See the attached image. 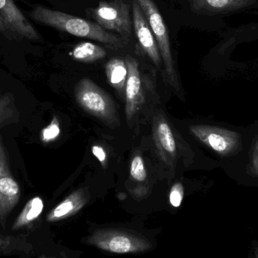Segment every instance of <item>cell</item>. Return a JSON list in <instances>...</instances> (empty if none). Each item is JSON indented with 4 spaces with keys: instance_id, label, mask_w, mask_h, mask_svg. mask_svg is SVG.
Instances as JSON below:
<instances>
[{
    "instance_id": "cell-11",
    "label": "cell",
    "mask_w": 258,
    "mask_h": 258,
    "mask_svg": "<svg viewBox=\"0 0 258 258\" xmlns=\"http://www.w3.org/2000/svg\"><path fill=\"white\" fill-rule=\"evenodd\" d=\"M153 139L161 158L172 165L177 157V145L172 130L163 116L156 117L153 123Z\"/></svg>"
},
{
    "instance_id": "cell-16",
    "label": "cell",
    "mask_w": 258,
    "mask_h": 258,
    "mask_svg": "<svg viewBox=\"0 0 258 258\" xmlns=\"http://www.w3.org/2000/svg\"><path fill=\"white\" fill-rule=\"evenodd\" d=\"M31 250L32 245L26 239L0 233V256L29 254Z\"/></svg>"
},
{
    "instance_id": "cell-9",
    "label": "cell",
    "mask_w": 258,
    "mask_h": 258,
    "mask_svg": "<svg viewBox=\"0 0 258 258\" xmlns=\"http://www.w3.org/2000/svg\"><path fill=\"white\" fill-rule=\"evenodd\" d=\"M132 8L134 30L140 45L152 62L158 68H160L162 63V56L146 17L136 0L132 2Z\"/></svg>"
},
{
    "instance_id": "cell-10",
    "label": "cell",
    "mask_w": 258,
    "mask_h": 258,
    "mask_svg": "<svg viewBox=\"0 0 258 258\" xmlns=\"http://www.w3.org/2000/svg\"><path fill=\"white\" fill-rule=\"evenodd\" d=\"M125 62L128 67L125 91V113L129 121L133 119L144 105V95L138 61L131 56H127Z\"/></svg>"
},
{
    "instance_id": "cell-15",
    "label": "cell",
    "mask_w": 258,
    "mask_h": 258,
    "mask_svg": "<svg viewBox=\"0 0 258 258\" xmlns=\"http://www.w3.org/2000/svg\"><path fill=\"white\" fill-rule=\"evenodd\" d=\"M74 60L83 63H91L101 60L107 56V51L102 47L90 42L77 44L71 53Z\"/></svg>"
},
{
    "instance_id": "cell-14",
    "label": "cell",
    "mask_w": 258,
    "mask_h": 258,
    "mask_svg": "<svg viewBox=\"0 0 258 258\" xmlns=\"http://www.w3.org/2000/svg\"><path fill=\"white\" fill-rule=\"evenodd\" d=\"M43 208V201L39 197H34L29 200L14 222L12 231H18L30 227L40 216Z\"/></svg>"
},
{
    "instance_id": "cell-17",
    "label": "cell",
    "mask_w": 258,
    "mask_h": 258,
    "mask_svg": "<svg viewBox=\"0 0 258 258\" xmlns=\"http://www.w3.org/2000/svg\"><path fill=\"white\" fill-rule=\"evenodd\" d=\"M18 117L13 94L0 92V127L16 122Z\"/></svg>"
},
{
    "instance_id": "cell-7",
    "label": "cell",
    "mask_w": 258,
    "mask_h": 258,
    "mask_svg": "<svg viewBox=\"0 0 258 258\" xmlns=\"http://www.w3.org/2000/svg\"><path fill=\"white\" fill-rule=\"evenodd\" d=\"M0 33L10 40H37L40 38L13 0H0Z\"/></svg>"
},
{
    "instance_id": "cell-4",
    "label": "cell",
    "mask_w": 258,
    "mask_h": 258,
    "mask_svg": "<svg viewBox=\"0 0 258 258\" xmlns=\"http://www.w3.org/2000/svg\"><path fill=\"white\" fill-rule=\"evenodd\" d=\"M136 1L138 2L144 16L146 17V19L159 45L168 80L173 87L178 89V80H177V74L174 68L171 42H170L168 30L163 18L153 0H136Z\"/></svg>"
},
{
    "instance_id": "cell-20",
    "label": "cell",
    "mask_w": 258,
    "mask_h": 258,
    "mask_svg": "<svg viewBox=\"0 0 258 258\" xmlns=\"http://www.w3.org/2000/svg\"><path fill=\"white\" fill-rule=\"evenodd\" d=\"M184 196V189L181 183H176L171 187L169 194V201L171 205L178 208L183 201Z\"/></svg>"
},
{
    "instance_id": "cell-13",
    "label": "cell",
    "mask_w": 258,
    "mask_h": 258,
    "mask_svg": "<svg viewBox=\"0 0 258 258\" xmlns=\"http://www.w3.org/2000/svg\"><path fill=\"white\" fill-rule=\"evenodd\" d=\"M105 73L110 84L118 92L125 93L128 77V67L125 60L118 58L112 59L106 65Z\"/></svg>"
},
{
    "instance_id": "cell-1",
    "label": "cell",
    "mask_w": 258,
    "mask_h": 258,
    "mask_svg": "<svg viewBox=\"0 0 258 258\" xmlns=\"http://www.w3.org/2000/svg\"><path fill=\"white\" fill-rule=\"evenodd\" d=\"M30 17L44 25L54 27L77 37L98 41L115 49L123 48L128 42V39L109 32L98 23L59 11L51 10L43 6L35 8L30 12Z\"/></svg>"
},
{
    "instance_id": "cell-18",
    "label": "cell",
    "mask_w": 258,
    "mask_h": 258,
    "mask_svg": "<svg viewBox=\"0 0 258 258\" xmlns=\"http://www.w3.org/2000/svg\"><path fill=\"white\" fill-rule=\"evenodd\" d=\"M249 0H192L197 9L209 12H221L240 7Z\"/></svg>"
},
{
    "instance_id": "cell-3",
    "label": "cell",
    "mask_w": 258,
    "mask_h": 258,
    "mask_svg": "<svg viewBox=\"0 0 258 258\" xmlns=\"http://www.w3.org/2000/svg\"><path fill=\"white\" fill-rule=\"evenodd\" d=\"M86 242L116 254L145 252L152 248L148 239L125 230H97L86 239Z\"/></svg>"
},
{
    "instance_id": "cell-2",
    "label": "cell",
    "mask_w": 258,
    "mask_h": 258,
    "mask_svg": "<svg viewBox=\"0 0 258 258\" xmlns=\"http://www.w3.org/2000/svg\"><path fill=\"white\" fill-rule=\"evenodd\" d=\"M77 103L88 113L110 126H118L119 118L111 97L89 78H83L75 86Z\"/></svg>"
},
{
    "instance_id": "cell-19",
    "label": "cell",
    "mask_w": 258,
    "mask_h": 258,
    "mask_svg": "<svg viewBox=\"0 0 258 258\" xmlns=\"http://www.w3.org/2000/svg\"><path fill=\"white\" fill-rule=\"evenodd\" d=\"M131 177L138 182L145 181L147 172L144 166V160L141 156H135L132 159L130 168Z\"/></svg>"
},
{
    "instance_id": "cell-8",
    "label": "cell",
    "mask_w": 258,
    "mask_h": 258,
    "mask_svg": "<svg viewBox=\"0 0 258 258\" xmlns=\"http://www.w3.org/2000/svg\"><path fill=\"white\" fill-rule=\"evenodd\" d=\"M21 198V189L9 167L7 153L0 136V227L5 230L8 218Z\"/></svg>"
},
{
    "instance_id": "cell-22",
    "label": "cell",
    "mask_w": 258,
    "mask_h": 258,
    "mask_svg": "<svg viewBox=\"0 0 258 258\" xmlns=\"http://www.w3.org/2000/svg\"><path fill=\"white\" fill-rule=\"evenodd\" d=\"M60 133V129L57 124L52 123L49 127L45 128L42 133V138L45 141H50L57 137Z\"/></svg>"
},
{
    "instance_id": "cell-6",
    "label": "cell",
    "mask_w": 258,
    "mask_h": 258,
    "mask_svg": "<svg viewBox=\"0 0 258 258\" xmlns=\"http://www.w3.org/2000/svg\"><path fill=\"white\" fill-rule=\"evenodd\" d=\"M189 130L199 141L222 157L236 154L242 148L240 135L233 130L204 124L191 126Z\"/></svg>"
},
{
    "instance_id": "cell-12",
    "label": "cell",
    "mask_w": 258,
    "mask_h": 258,
    "mask_svg": "<svg viewBox=\"0 0 258 258\" xmlns=\"http://www.w3.org/2000/svg\"><path fill=\"white\" fill-rule=\"evenodd\" d=\"M88 201L89 196L85 189H80L74 191L48 213L46 221L49 223H54L74 216L87 204Z\"/></svg>"
},
{
    "instance_id": "cell-5",
    "label": "cell",
    "mask_w": 258,
    "mask_h": 258,
    "mask_svg": "<svg viewBox=\"0 0 258 258\" xmlns=\"http://www.w3.org/2000/svg\"><path fill=\"white\" fill-rule=\"evenodd\" d=\"M91 15L108 31L117 33L126 39L132 35V9L124 0L100 2L98 7L92 9Z\"/></svg>"
},
{
    "instance_id": "cell-23",
    "label": "cell",
    "mask_w": 258,
    "mask_h": 258,
    "mask_svg": "<svg viewBox=\"0 0 258 258\" xmlns=\"http://www.w3.org/2000/svg\"><path fill=\"white\" fill-rule=\"evenodd\" d=\"M92 151L94 156L98 159V161L103 165H105L106 160H107V154H106L105 151L102 147L99 146V145H93L92 147Z\"/></svg>"
},
{
    "instance_id": "cell-21",
    "label": "cell",
    "mask_w": 258,
    "mask_h": 258,
    "mask_svg": "<svg viewBox=\"0 0 258 258\" xmlns=\"http://www.w3.org/2000/svg\"><path fill=\"white\" fill-rule=\"evenodd\" d=\"M249 168L251 174L254 177H258V139L254 142L251 151Z\"/></svg>"
}]
</instances>
